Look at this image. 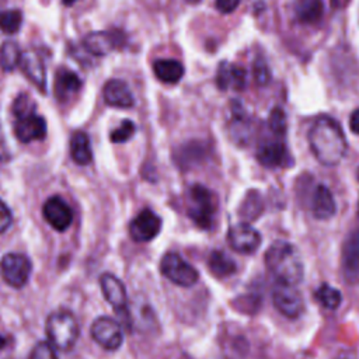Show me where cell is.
<instances>
[{"label":"cell","instance_id":"16","mask_svg":"<svg viewBox=\"0 0 359 359\" xmlns=\"http://www.w3.org/2000/svg\"><path fill=\"white\" fill-rule=\"evenodd\" d=\"M104 101L115 108H130L135 104L129 86L119 79H111L102 88Z\"/></svg>","mask_w":359,"mask_h":359},{"label":"cell","instance_id":"20","mask_svg":"<svg viewBox=\"0 0 359 359\" xmlns=\"http://www.w3.org/2000/svg\"><path fill=\"white\" fill-rule=\"evenodd\" d=\"M311 212L313 216L318 220H327L331 219L337 212V203L335 199L324 184H320L316 187L313 196H311Z\"/></svg>","mask_w":359,"mask_h":359},{"label":"cell","instance_id":"29","mask_svg":"<svg viewBox=\"0 0 359 359\" xmlns=\"http://www.w3.org/2000/svg\"><path fill=\"white\" fill-rule=\"evenodd\" d=\"M22 22V13L20 10H0V31L4 34H15Z\"/></svg>","mask_w":359,"mask_h":359},{"label":"cell","instance_id":"35","mask_svg":"<svg viewBox=\"0 0 359 359\" xmlns=\"http://www.w3.org/2000/svg\"><path fill=\"white\" fill-rule=\"evenodd\" d=\"M238 4L240 0H215V6L222 14L233 13L238 7Z\"/></svg>","mask_w":359,"mask_h":359},{"label":"cell","instance_id":"26","mask_svg":"<svg viewBox=\"0 0 359 359\" xmlns=\"http://www.w3.org/2000/svg\"><path fill=\"white\" fill-rule=\"evenodd\" d=\"M22 52L17 42L6 41L0 46V66L4 72L14 70L21 63Z\"/></svg>","mask_w":359,"mask_h":359},{"label":"cell","instance_id":"41","mask_svg":"<svg viewBox=\"0 0 359 359\" xmlns=\"http://www.w3.org/2000/svg\"><path fill=\"white\" fill-rule=\"evenodd\" d=\"M358 178H359V170H358Z\"/></svg>","mask_w":359,"mask_h":359},{"label":"cell","instance_id":"37","mask_svg":"<svg viewBox=\"0 0 359 359\" xmlns=\"http://www.w3.org/2000/svg\"><path fill=\"white\" fill-rule=\"evenodd\" d=\"M349 128L355 135H359V108H356L349 116Z\"/></svg>","mask_w":359,"mask_h":359},{"label":"cell","instance_id":"28","mask_svg":"<svg viewBox=\"0 0 359 359\" xmlns=\"http://www.w3.org/2000/svg\"><path fill=\"white\" fill-rule=\"evenodd\" d=\"M262 199L258 192H250L240 208V216L247 220L257 219L262 212Z\"/></svg>","mask_w":359,"mask_h":359},{"label":"cell","instance_id":"39","mask_svg":"<svg viewBox=\"0 0 359 359\" xmlns=\"http://www.w3.org/2000/svg\"><path fill=\"white\" fill-rule=\"evenodd\" d=\"M63 1V4H66V6H72L76 0H62Z\"/></svg>","mask_w":359,"mask_h":359},{"label":"cell","instance_id":"17","mask_svg":"<svg viewBox=\"0 0 359 359\" xmlns=\"http://www.w3.org/2000/svg\"><path fill=\"white\" fill-rule=\"evenodd\" d=\"M118 32L112 31H94L84 36V48L95 56H105L118 46Z\"/></svg>","mask_w":359,"mask_h":359},{"label":"cell","instance_id":"22","mask_svg":"<svg viewBox=\"0 0 359 359\" xmlns=\"http://www.w3.org/2000/svg\"><path fill=\"white\" fill-rule=\"evenodd\" d=\"M153 72L160 81L174 84L182 79L185 69L182 63L175 59H157L153 63Z\"/></svg>","mask_w":359,"mask_h":359},{"label":"cell","instance_id":"8","mask_svg":"<svg viewBox=\"0 0 359 359\" xmlns=\"http://www.w3.org/2000/svg\"><path fill=\"white\" fill-rule=\"evenodd\" d=\"M32 271L29 258L20 252H8L0 261V275L3 280L15 289L27 285Z\"/></svg>","mask_w":359,"mask_h":359},{"label":"cell","instance_id":"14","mask_svg":"<svg viewBox=\"0 0 359 359\" xmlns=\"http://www.w3.org/2000/svg\"><path fill=\"white\" fill-rule=\"evenodd\" d=\"M42 215L45 220L57 231H65L73 222V210L67 202L55 195L46 199L42 206Z\"/></svg>","mask_w":359,"mask_h":359},{"label":"cell","instance_id":"4","mask_svg":"<svg viewBox=\"0 0 359 359\" xmlns=\"http://www.w3.org/2000/svg\"><path fill=\"white\" fill-rule=\"evenodd\" d=\"M217 212L216 195L201 184H194L187 196V215L188 217L203 230L213 227Z\"/></svg>","mask_w":359,"mask_h":359},{"label":"cell","instance_id":"19","mask_svg":"<svg viewBox=\"0 0 359 359\" xmlns=\"http://www.w3.org/2000/svg\"><path fill=\"white\" fill-rule=\"evenodd\" d=\"M81 79L72 70L66 67H59L55 76V95L57 101L65 102L69 98H72L76 93L80 91L81 88Z\"/></svg>","mask_w":359,"mask_h":359},{"label":"cell","instance_id":"18","mask_svg":"<svg viewBox=\"0 0 359 359\" xmlns=\"http://www.w3.org/2000/svg\"><path fill=\"white\" fill-rule=\"evenodd\" d=\"M216 84L220 90H243L247 84V72L241 66L222 62L217 67Z\"/></svg>","mask_w":359,"mask_h":359},{"label":"cell","instance_id":"25","mask_svg":"<svg viewBox=\"0 0 359 359\" xmlns=\"http://www.w3.org/2000/svg\"><path fill=\"white\" fill-rule=\"evenodd\" d=\"M208 266L209 271L212 272V275H215L216 278H227L230 275H233L237 269L236 262L223 251L220 250H215L210 252L209 258H208Z\"/></svg>","mask_w":359,"mask_h":359},{"label":"cell","instance_id":"11","mask_svg":"<svg viewBox=\"0 0 359 359\" xmlns=\"http://www.w3.org/2000/svg\"><path fill=\"white\" fill-rule=\"evenodd\" d=\"M227 243L240 254H252L261 244V234L248 223H237L229 229Z\"/></svg>","mask_w":359,"mask_h":359},{"label":"cell","instance_id":"34","mask_svg":"<svg viewBox=\"0 0 359 359\" xmlns=\"http://www.w3.org/2000/svg\"><path fill=\"white\" fill-rule=\"evenodd\" d=\"M13 223V215L8 206L0 199V233H4Z\"/></svg>","mask_w":359,"mask_h":359},{"label":"cell","instance_id":"31","mask_svg":"<svg viewBox=\"0 0 359 359\" xmlns=\"http://www.w3.org/2000/svg\"><path fill=\"white\" fill-rule=\"evenodd\" d=\"M269 128L276 136H283L286 132V115L282 108H273L269 114Z\"/></svg>","mask_w":359,"mask_h":359},{"label":"cell","instance_id":"40","mask_svg":"<svg viewBox=\"0 0 359 359\" xmlns=\"http://www.w3.org/2000/svg\"><path fill=\"white\" fill-rule=\"evenodd\" d=\"M188 3H191V4H196V3H199L201 0H187Z\"/></svg>","mask_w":359,"mask_h":359},{"label":"cell","instance_id":"1","mask_svg":"<svg viewBox=\"0 0 359 359\" xmlns=\"http://www.w3.org/2000/svg\"><path fill=\"white\" fill-rule=\"evenodd\" d=\"M309 144L317 161L334 167L346 154L348 143L341 125L331 116H318L309 130Z\"/></svg>","mask_w":359,"mask_h":359},{"label":"cell","instance_id":"15","mask_svg":"<svg viewBox=\"0 0 359 359\" xmlns=\"http://www.w3.org/2000/svg\"><path fill=\"white\" fill-rule=\"evenodd\" d=\"M258 161L268 168H276L290 164V156L280 140L262 142L257 150Z\"/></svg>","mask_w":359,"mask_h":359},{"label":"cell","instance_id":"32","mask_svg":"<svg viewBox=\"0 0 359 359\" xmlns=\"http://www.w3.org/2000/svg\"><path fill=\"white\" fill-rule=\"evenodd\" d=\"M252 74L259 86H266L271 81V70L262 57H257L252 65Z\"/></svg>","mask_w":359,"mask_h":359},{"label":"cell","instance_id":"9","mask_svg":"<svg viewBox=\"0 0 359 359\" xmlns=\"http://www.w3.org/2000/svg\"><path fill=\"white\" fill-rule=\"evenodd\" d=\"M275 309L287 318H296L304 309L303 297L294 285L276 282L272 290Z\"/></svg>","mask_w":359,"mask_h":359},{"label":"cell","instance_id":"21","mask_svg":"<svg viewBox=\"0 0 359 359\" xmlns=\"http://www.w3.org/2000/svg\"><path fill=\"white\" fill-rule=\"evenodd\" d=\"M20 66H21V70L24 72V74L38 88H41L45 93L46 91V70H45V65H43L42 59L39 57V55L34 50L24 52Z\"/></svg>","mask_w":359,"mask_h":359},{"label":"cell","instance_id":"5","mask_svg":"<svg viewBox=\"0 0 359 359\" xmlns=\"http://www.w3.org/2000/svg\"><path fill=\"white\" fill-rule=\"evenodd\" d=\"M45 332L55 348L69 351L77 342L80 328L76 317L69 310H57L48 316Z\"/></svg>","mask_w":359,"mask_h":359},{"label":"cell","instance_id":"38","mask_svg":"<svg viewBox=\"0 0 359 359\" xmlns=\"http://www.w3.org/2000/svg\"><path fill=\"white\" fill-rule=\"evenodd\" d=\"M6 344H7V339L0 334V349H3L6 346Z\"/></svg>","mask_w":359,"mask_h":359},{"label":"cell","instance_id":"24","mask_svg":"<svg viewBox=\"0 0 359 359\" xmlns=\"http://www.w3.org/2000/svg\"><path fill=\"white\" fill-rule=\"evenodd\" d=\"M294 14L302 24H317L324 15L323 0H296Z\"/></svg>","mask_w":359,"mask_h":359},{"label":"cell","instance_id":"7","mask_svg":"<svg viewBox=\"0 0 359 359\" xmlns=\"http://www.w3.org/2000/svg\"><path fill=\"white\" fill-rule=\"evenodd\" d=\"M160 271L170 282L184 287L195 285L199 278L198 271L174 251L164 254L160 262Z\"/></svg>","mask_w":359,"mask_h":359},{"label":"cell","instance_id":"12","mask_svg":"<svg viewBox=\"0 0 359 359\" xmlns=\"http://www.w3.org/2000/svg\"><path fill=\"white\" fill-rule=\"evenodd\" d=\"M341 268L348 283L359 282V229L352 230L344 243Z\"/></svg>","mask_w":359,"mask_h":359},{"label":"cell","instance_id":"6","mask_svg":"<svg viewBox=\"0 0 359 359\" xmlns=\"http://www.w3.org/2000/svg\"><path fill=\"white\" fill-rule=\"evenodd\" d=\"M100 286L105 300L112 306L114 311L121 318L122 324L130 330V313L128 309V296L126 289L121 279H118L114 273L105 272L100 276Z\"/></svg>","mask_w":359,"mask_h":359},{"label":"cell","instance_id":"36","mask_svg":"<svg viewBox=\"0 0 359 359\" xmlns=\"http://www.w3.org/2000/svg\"><path fill=\"white\" fill-rule=\"evenodd\" d=\"M8 160H10V151L7 149L6 137H4V133H3V129H1V123H0V161L6 163Z\"/></svg>","mask_w":359,"mask_h":359},{"label":"cell","instance_id":"27","mask_svg":"<svg viewBox=\"0 0 359 359\" xmlns=\"http://www.w3.org/2000/svg\"><path fill=\"white\" fill-rule=\"evenodd\" d=\"M316 299L321 303L328 310H335L339 307L342 302V294L338 289L332 287L331 285L323 283L317 290H316Z\"/></svg>","mask_w":359,"mask_h":359},{"label":"cell","instance_id":"33","mask_svg":"<svg viewBox=\"0 0 359 359\" xmlns=\"http://www.w3.org/2000/svg\"><path fill=\"white\" fill-rule=\"evenodd\" d=\"M28 359H57V355L55 352V346L50 342L41 341L35 344V346L29 352Z\"/></svg>","mask_w":359,"mask_h":359},{"label":"cell","instance_id":"3","mask_svg":"<svg viewBox=\"0 0 359 359\" xmlns=\"http://www.w3.org/2000/svg\"><path fill=\"white\" fill-rule=\"evenodd\" d=\"M14 135L22 143L42 140L46 136V121L36 114V104L29 94H20L13 102Z\"/></svg>","mask_w":359,"mask_h":359},{"label":"cell","instance_id":"23","mask_svg":"<svg viewBox=\"0 0 359 359\" xmlns=\"http://www.w3.org/2000/svg\"><path fill=\"white\" fill-rule=\"evenodd\" d=\"M70 156L79 165H87L93 160L90 137L86 132L77 130L70 137Z\"/></svg>","mask_w":359,"mask_h":359},{"label":"cell","instance_id":"13","mask_svg":"<svg viewBox=\"0 0 359 359\" xmlns=\"http://www.w3.org/2000/svg\"><path fill=\"white\" fill-rule=\"evenodd\" d=\"M161 230V217L150 209H143L129 224V234L137 243L153 240Z\"/></svg>","mask_w":359,"mask_h":359},{"label":"cell","instance_id":"30","mask_svg":"<svg viewBox=\"0 0 359 359\" xmlns=\"http://www.w3.org/2000/svg\"><path fill=\"white\" fill-rule=\"evenodd\" d=\"M135 130H136L135 123L129 119H125L121 122V125L116 129L111 132L109 139L112 143H125L135 135Z\"/></svg>","mask_w":359,"mask_h":359},{"label":"cell","instance_id":"10","mask_svg":"<svg viewBox=\"0 0 359 359\" xmlns=\"http://www.w3.org/2000/svg\"><path fill=\"white\" fill-rule=\"evenodd\" d=\"M91 338L104 349L115 351L123 342V334L121 323L108 316H101L94 320L90 328Z\"/></svg>","mask_w":359,"mask_h":359},{"label":"cell","instance_id":"2","mask_svg":"<svg viewBox=\"0 0 359 359\" xmlns=\"http://www.w3.org/2000/svg\"><path fill=\"white\" fill-rule=\"evenodd\" d=\"M265 265L276 282L297 285L303 279V261L296 247L287 241H273L265 252Z\"/></svg>","mask_w":359,"mask_h":359}]
</instances>
